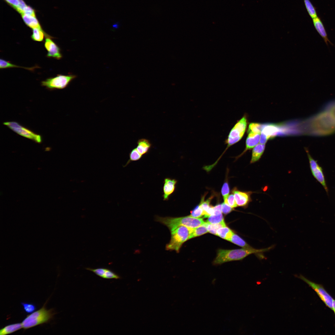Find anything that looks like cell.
<instances>
[{"instance_id":"30","label":"cell","mask_w":335,"mask_h":335,"mask_svg":"<svg viewBox=\"0 0 335 335\" xmlns=\"http://www.w3.org/2000/svg\"><path fill=\"white\" fill-rule=\"evenodd\" d=\"M223 221V217L222 214L221 213L209 216L206 222L209 224H215L219 223Z\"/></svg>"},{"instance_id":"34","label":"cell","mask_w":335,"mask_h":335,"mask_svg":"<svg viewBox=\"0 0 335 335\" xmlns=\"http://www.w3.org/2000/svg\"><path fill=\"white\" fill-rule=\"evenodd\" d=\"M224 202L225 203L233 208L238 206L234 195L233 193L229 195L227 198L224 201Z\"/></svg>"},{"instance_id":"7","label":"cell","mask_w":335,"mask_h":335,"mask_svg":"<svg viewBox=\"0 0 335 335\" xmlns=\"http://www.w3.org/2000/svg\"><path fill=\"white\" fill-rule=\"evenodd\" d=\"M3 124L21 136L38 143H40L42 141V138L40 135L22 126L18 122L9 121L5 122Z\"/></svg>"},{"instance_id":"14","label":"cell","mask_w":335,"mask_h":335,"mask_svg":"<svg viewBox=\"0 0 335 335\" xmlns=\"http://www.w3.org/2000/svg\"><path fill=\"white\" fill-rule=\"evenodd\" d=\"M86 269L92 271L97 275L104 279H118L120 278L118 275L108 269L103 268L96 269L87 268Z\"/></svg>"},{"instance_id":"22","label":"cell","mask_w":335,"mask_h":335,"mask_svg":"<svg viewBox=\"0 0 335 335\" xmlns=\"http://www.w3.org/2000/svg\"><path fill=\"white\" fill-rule=\"evenodd\" d=\"M208 232L206 222L203 225L193 229H191L189 239L201 235Z\"/></svg>"},{"instance_id":"36","label":"cell","mask_w":335,"mask_h":335,"mask_svg":"<svg viewBox=\"0 0 335 335\" xmlns=\"http://www.w3.org/2000/svg\"><path fill=\"white\" fill-rule=\"evenodd\" d=\"M31 15L35 16V14L34 10L30 7L26 6L25 8L23 14Z\"/></svg>"},{"instance_id":"15","label":"cell","mask_w":335,"mask_h":335,"mask_svg":"<svg viewBox=\"0 0 335 335\" xmlns=\"http://www.w3.org/2000/svg\"><path fill=\"white\" fill-rule=\"evenodd\" d=\"M278 126L274 124L263 125L261 134L265 136L268 140L276 136L280 132Z\"/></svg>"},{"instance_id":"2","label":"cell","mask_w":335,"mask_h":335,"mask_svg":"<svg viewBox=\"0 0 335 335\" xmlns=\"http://www.w3.org/2000/svg\"><path fill=\"white\" fill-rule=\"evenodd\" d=\"M156 220L157 221L167 226L171 232L180 226H184L193 229L205 223L202 218L193 217L190 216L178 217L157 216Z\"/></svg>"},{"instance_id":"25","label":"cell","mask_w":335,"mask_h":335,"mask_svg":"<svg viewBox=\"0 0 335 335\" xmlns=\"http://www.w3.org/2000/svg\"><path fill=\"white\" fill-rule=\"evenodd\" d=\"M206 225L208 232L216 235H217V231L218 229L226 226L224 221L215 224H209L206 222Z\"/></svg>"},{"instance_id":"1","label":"cell","mask_w":335,"mask_h":335,"mask_svg":"<svg viewBox=\"0 0 335 335\" xmlns=\"http://www.w3.org/2000/svg\"><path fill=\"white\" fill-rule=\"evenodd\" d=\"M274 246H271L267 248L259 249L253 247L232 250L220 249L218 251L213 264L214 265L220 264L228 261L242 260L252 254L255 255L259 259H265L264 253L270 250Z\"/></svg>"},{"instance_id":"4","label":"cell","mask_w":335,"mask_h":335,"mask_svg":"<svg viewBox=\"0 0 335 335\" xmlns=\"http://www.w3.org/2000/svg\"><path fill=\"white\" fill-rule=\"evenodd\" d=\"M191 228L181 226L171 232V238L166 247L167 250L178 252L182 244L189 239Z\"/></svg>"},{"instance_id":"23","label":"cell","mask_w":335,"mask_h":335,"mask_svg":"<svg viewBox=\"0 0 335 335\" xmlns=\"http://www.w3.org/2000/svg\"><path fill=\"white\" fill-rule=\"evenodd\" d=\"M234 233L226 226L219 228L217 231V235L222 239L229 241Z\"/></svg>"},{"instance_id":"16","label":"cell","mask_w":335,"mask_h":335,"mask_svg":"<svg viewBox=\"0 0 335 335\" xmlns=\"http://www.w3.org/2000/svg\"><path fill=\"white\" fill-rule=\"evenodd\" d=\"M260 134H248L246 141V147L243 152L237 158L240 157L247 151L250 150L256 146L260 141Z\"/></svg>"},{"instance_id":"39","label":"cell","mask_w":335,"mask_h":335,"mask_svg":"<svg viewBox=\"0 0 335 335\" xmlns=\"http://www.w3.org/2000/svg\"><path fill=\"white\" fill-rule=\"evenodd\" d=\"M332 310H333V311H334V313L335 314V300H333V308H332Z\"/></svg>"},{"instance_id":"13","label":"cell","mask_w":335,"mask_h":335,"mask_svg":"<svg viewBox=\"0 0 335 335\" xmlns=\"http://www.w3.org/2000/svg\"><path fill=\"white\" fill-rule=\"evenodd\" d=\"M314 26L317 32L322 38L326 45L328 46L329 43L333 45L329 40L325 29L321 19L318 16L312 19Z\"/></svg>"},{"instance_id":"32","label":"cell","mask_w":335,"mask_h":335,"mask_svg":"<svg viewBox=\"0 0 335 335\" xmlns=\"http://www.w3.org/2000/svg\"><path fill=\"white\" fill-rule=\"evenodd\" d=\"M25 311L28 313H33L36 309V306L33 303L27 302H21Z\"/></svg>"},{"instance_id":"28","label":"cell","mask_w":335,"mask_h":335,"mask_svg":"<svg viewBox=\"0 0 335 335\" xmlns=\"http://www.w3.org/2000/svg\"><path fill=\"white\" fill-rule=\"evenodd\" d=\"M37 66H35L32 67L27 68L24 67H20L17 65H15L11 63V62L7 61L3 59H0V68L1 69L11 68H16L19 67L24 68L29 70L33 71L34 69L37 68Z\"/></svg>"},{"instance_id":"17","label":"cell","mask_w":335,"mask_h":335,"mask_svg":"<svg viewBox=\"0 0 335 335\" xmlns=\"http://www.w3.org/2000/svg\"><path fill=\"white\" fill-rule=\"evenodd\" d=\"M265 148V144H257L253 149L250 163H254L258 161L262 156Z\"/></svg>"},{"instance_id":"10","label":"cell","mask_w":335,"mask_h":335,"mask_svg":"<svg viewBox=\"0 0 335 335\" xmlns=\"http://www.w3.org/2000/svg\"><path fill=\"white\" fill-rule=\"evenodd\" d=\"M51 38H53L46 37L45 40L44 46L47 51V57L60 60L62 57L60 49Z\"/></svg>"},{"instance_id":"24","label":"cell","mask_w":335,"mask_h":335,"mask_svg":"<svg viewBox=\"0 0 335 335\" xmlns=\"http://www.w3.org/2000/svg\"><path fill=\"white\" fill-rule=\"evenodd\" d=\"M229 241L243 248H252L245 241L234 233L233 234Z\"/></svg>"},{"instance_id":"27","label":"cell","mask_w":335,"mask_h":335,"mask_svg":"<svg viewBox=\"0 0 335 335\" xmlns=\"http://www.w3.org/2000/svg\"><path fill=\"white\" fill-rule=\"evenodd\" d=\"M306 10L312 19L317 16V14L315 7L310 0H303Z\"/></svg>"},{"instance_id":"9","label":"cell","mask_w":335,"mask_h":335,"mask_svg":"<svg viewBox=\"0 0 335 335\" xmlns=\"http://www.w3.org/2000/svg\"><path fill=\"white\" fill-rule=\"evenodd\" d=\"M232 192L234 195L238 206L246 208L252 201L251 195L253 192L240 191L235 187L232 189Z\"/></svg>"},{"instance_id":"31","label":"cell","mask_w":335,"mask_h":335,"mask_svg":"<svg viewBox=\"0 0 335 335\" xmlns=\"http://www.w3.org/2000/svg\"><path fill=\"white\" fill-rule=\"evenodd\" d=\"M190 216L195 217L199 218L204 216L203 212L199 204L190 212Z\"/></svg>"},{"instance_id":"18","label":"cell","mask_w":335,"mask_h":335,"mask_svg":"<svg viewBox=\"0 0 335 335\" xmlns=\"http://www.w3.org/2000/svg\"><path fill=\"white\" fill-rule=\"evenodd\" d=\"M22 18L25 24L32 29H42L38 20L35 16L26 14H22Z\"/></svg>"},{"instance_id":"38","label":"cell","mask_w":335,"mask_h":335,"mask_svg":"<svg viewBox=\"0 0 335 335\" xmlns=\"http://www.w3.org/2000/svg\"><path fill=\"white\" fill-rule=\"evenodd\" d=\"M7 2L9 3L13 7L16 9L18 6L19 4V0H5Z\"/></svg>"},{"instance_id":"26","label":"cell","mask_w":335,"mask_h":335,"mask_svg":"<svg viewBox=\"0 0 335 335\" xmlns=\"http://www.w3.org/2000/svg\"><path fill=\"white\" fill-rule=\"evenodd\" d=\"M263 125L257 123H252L249 126L248 130V134H258L261 132Z\"/></svg>"},{"instance_id":"29","label":"cell","mask_w":335,"mask_h":335,"mask_svg":"<svg viewBox=\"0 0 335 335\" xmlns=\"http://www.w3.org/2000/svg\"><path fill=\"white\" fill-rule=\"evenodd\" d=\"M142 156V155L138 151L136 148L133 149L129 154V159L125 165L123 166V167H126L132 162L139 160L141 158Z\"/></svg>"},{"instance_id":"37","label":"cell","mask_w":335,"mask_h":335,"mask_svg":"<svg viewBox=\"0 0 335 335\" xmlns=\"http://www.w3.org/2000/svg\"><path fill=\"white\" fill-rule=\"evenodd\" d=\"M19 0V4L18 6L16 8L17 11L23 14L25 8L27 6L24 2L23 0Z\"/></svg>"},{"instance_id":"20","label":"cell","mask_w":335,"mask_h":335,"mask_svg":"<svg viewBox=\"0 0 335 335\" xmlns=\"http://www.w3.org/2000/svg\"><path fill=\"white\" fill-rule=\"evenodd\" d=\"M32 29L33 33L31 36V38L33 41L42 42L43 41L45 36L46 37H48L54 38L45 33L42 29L36 28Z\"/></svg>"},{"instance_id":"8","label":"cell","mask_w":335,"mask_h":335,"mask_svg":"<svg viewBox=\"0 0 335 335\" xmlns=\"http://www.w3.org/2000/svg\"><path fill=\"white\" fill-rule=\"evenodd\" d=\"M298 278L308 284L316 292L326 305L332 310L334 299L322 285L311 281L301 275Z\"/></svg>"},{"instance_id":"12","label":"cell","mask_w":335,"mask_h":335,"mask_svg":"<svg viewBox=\"0 0 335 335\" xmlns=\"http://www.w3.org/2000/svg\"><path fill=\"white\" fill-rule=\"evenodd\" d=\"M177 181L169 178L164 179L163 187V197L164 201L168 200L170 196L174 192Z\"/></svg>"},{"instance_id":"33","label":"cell","mask_w":335,"mask_h":335,"mask_svg":"<svg viewBox=\"0 0 335 335\" xmlns=\"http://www.w3.org/2000/svg\"><path fill=\"white\" fill-rule=\"evenodd\" d=\"M230 193V188L228 181L223 183L221 189V194L225 201L228 197Z\"/></svg>"},{"instance_id":"21","label":"cell","mask_w":335,"mask_h":335,"mask_svg":"<svg viewBox=\"0 0 335 335\" xmlns=\"http://www.w3.org/2000/svg\"><path fill=\"white\" fill-rule=\"evenodd\" d=\"M23 328L21 323H18L7 325L0 330V335L11 334Z\"/></svg>"},{"instance_id":"19","label":"cell","mask_w":335,"mask_h":335,"mask_svg":"<svg viewBox=\"0 0 335 335\" xmlns=\"http://www.w3.org/2000/svg\"><path fill=\"white\" fill-rule=\"evenodd\" d=\"M137 146L136 148L138 151L142 155L146 154L151 147V144L149 141L146 139H139L137 142Z\"/></svg>"},{"instance_id":"3","label":"cell","mask_w":335,"mask_h":335,"mask_svg":"<svg viewBox=\"0 0 335 335\" xmlns=\"http://www.w3.org/2000/svg\"><path fill=\"white\" fill-rule=\"evenodd\" d=\"M44 305L40 309L27 315L21 324L23 328L27 329L47 323L53 318L55 313L52 309L47 310Z\"/></svg>"},{"instance_id":"5","label":"cell","mask_w":335,"mask_h":335,"mask_svg":"<svg viewBox=\"0 0 335 335\" xmlns=\"http://www.w3.org/2000/svg\"><path fill=\"white\" fill-rule=\"evenodd\" d=\"M247 120L246 116H243L235 124L230 130L225 141L227 144L225 150L219 158H221L226 151L230 146L239 142L243 137L247 127Z\"/></svg>"},{"instance_id":"6","label":"cell","mask_w":335,"mask_h":335,"mask_svg":"<svg viewBox=\"0 0 335 335\" xmlns=\"http://www.w3.org/2000/svg\"><path fill=\"white\" fill-rule=\"evenodd\" d=\"M76 77L74 75L58 74L41 82L42 86L49 90L61 89L66 87L72 80Z\"/></svg>"},{"instance_id":"11","label":"cell","mask_w":335,"mask_h":335,"mask_svg":"<svg viewBox=\"0 0 335 335\" xmlns=\"http://www.w3.org/2000/svg\"><path fill=\"white\" fill-rule=\"evenodd\" d=\"M310 165L311 172L315 177L323 186L326 191H327L324 176L321 168L318 165L316 161L314 160L309 154L308 152H306Z\"/></svg>"},{"instance_id":"35","label":"cell","mask_w":335,"mask_h":335,"mask_svg":"<svg viewBox=\"0 0 335 335\" xmlns=\"http://www.w3.org/2000/svg\"><path fill=\"white\" fill-rule=\"evenodd\" d=\"M221 208L222 212L225 214L229 213L233 210V208L224 202L221 204Z\"/></svg>"}]
</instances>
